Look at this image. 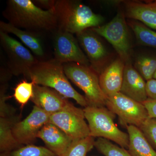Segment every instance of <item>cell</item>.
Instances as JSON below:
<instances>
[{"label": "cell", "mask_w": 156, "mask_h": 156, "mask_svg": "<svg viewBox=\"0 0 156 156\" xmlns=\"http://www.w3.org/2000/svg\"><path fill=\"white\" fill-rule=\"evenodd\" d=\"M3 16L15 27L39 33L57 28L54 9L44 10L30 0H9Z\"/></svg>", "instance_id": "6da1fadb"}, {"label": "cell", "mask_w": 156, "mask_h": 156, "mask_svg": "<svg viewBox=\"0 0 156 156\" xmlns=\"http://www.w3.org/2000/svg\"><path fill=\"white\" fill-rule=\"evenodd\" d=\"M59 30L76 34L100 26L104 21L101 15L95 14L89 7L78 1H56L54 8Z\"/></svg>", "instance_id": "7a4b0ae2"}, {"label": "cell", "mask_w": 156, "mask_h": 156, "mask_svg": "<svg viewBox=\"0 0 156 156\" xmlns=\"http://www.w3.org/2000/svg\"><path fill=\"white\" fill-rule=\"evenodd\" d=\"M28 79L35 85L54 89L66 98H72L81 106H88L85 96L76 91L65 73L63 64L55 59L40 61L33 66Z\"/></svg>", "instance_id": "3957f363"}, {"label": "cell", "mask_w": 156, "mask_h": 156, "mask_svg": "<svg viewBox=\"0 0 156 156\" xmlns=\"http://www.w3.org/2000/svg\"><path fill=\"white\" fill-rule=\"evenodd\" d=\"M83 110L88 123L90 136L108 140L128 149L129 135L116 126L114 122L115 114L105 106H87Z\"/></svg>", "instance_id": "277c9868"}, {"label": "cell", "mask_w": 156, "mask_h": 156, "mask_svg": "<svg viewBox=\"0 0 156 156\" xmlns=\"http://www.w3.org/2000/svg\"><path fill=\"white\" fill-rule=\"evenodd\" d=\"M63 66L68 79L85 93L88 106H105L108 97L101 88L97 72L90 66L73 62Z\"/></svg>", "instance_id": "5b68a950"}, {"label": "cell", "mask_w": 156, "mask_h": 156, "mask_svg": "<svg viewBox=\"0 0 156 156\" xmlns=\"http://www.w3.org/2000/svg\"><path fill=\"white\" fill-rule=\"evenodd\" d=\"M125 17V13L119 11L107 23L91 29L98 35L106 39L116 51L119 58L126 63L131 61L132 48Z\"/></svg>", "instance_id": "8992f818"}, {"label": "cell", "mask_w": 156, "mask_h": 156, "mask_svg": "<svg viewBox=\"0 0 156 156\" xmlns=\"http://www.w3.org/2000/svg\"><path fill=\"white\" fill-rule=\"evenodd\" d=\"M1 44L8 58V70L12 75L28 78L33 66L39 61L21 43L0 30Z\"/></svg>", "instance_id": "52a82bcc"}, {"label": "cell", "mask_w": 156, "mask_h": 156, "mask_svg": "<svg viewBox=\"0 0 156 156\" xmlns=\"http://www.w3.org/2000/svg\"><path fill=\"white\" fill-rule=\"evenodd\" d=\"M105 107L118 115L123 126L132 125L140 128L149 118L147 110L142 103L121 92L108 98Z\"/></svg>", "instance_id": "ba28073f"}, {"label": "cell", "mask_w": 156, "mask_h": 156, "mask_svg": "<svg viewBox=\"0 0 156 156\" xmlns=\"http://www.w3.org/2000/svg\"><path fill=\"white\" fill-rule=\"evenodd\" d=\"M84 110L69 102L64 108L50 115L49 122L58 127L73 140L90 136Z\"/></svg>", "instance_id": "9c48e42d"}, {"label": "cell", "mask_w": 156, "mask_h": 156, "mask_svg": "<svg viewBox=\"0 0 156 156\" xmlns=\"http://www.w3.org/2000/svg\"><path fill=\"white\" fill-rule=\"evenodd\" d=\"M54 58L62 63H73L90 66L89 59L73 34L58 30L53 40Z\"/></svg>", "instance_id": "30bf717a"}, {"label": "cell", "mask_w": 156, "mask_h": 156, "mask_svg": "<svg viewBox=\"0 0 156 156\" xmlns=\"http://www.w3.org/2000/svg\"><path fill=\"white\" fill-rule=\"evenodd\" d=\"M50 115L34 105L30 114L24 119L20 120L13 126V135L18 143L21 146L32 144L37 138L42 127L49 122Z\"/></svg>", "instance_id": "8fae6325"}, {"label": "cell", "mask_w": 156, "mask_h": 156, "mask_svg": "<svg viewBox=\"0 0 156 156\" xmlns=\"http://www.w3.org/2000/svg\"><path fill=\"white\" fill-rule=\"evenodd\" d=\"M79 44L89 59L90 66L100 74L107 66L109 54L99 35L88 29L76 34Z\"/></svg>", "instance_id": "7c38bea8"}, {"label": "cell", "mask_w": 156, "mask_h": 156, "mask_svg": "<svg viewBox=\"0 0 156 156\" xmlns=\"http://www.w3.org/2000/svg\"><path fill=\"white\" fill-rule=\"evenodd\" d=\"M120 92L141 103L148 98L146 82L133 66L131 61L126 62L125 64Z\"/></svg>", "instance_id": "4fadbf2b"}, {"label": "cell", "mask_w": 156, "mask_h": 156, "mask_svg": "<svg viewBox=\"0 0 156 156\" xmlns=\"http://www.w3.org/2000/svg\"><path fill=\"white\" fill-rule=\"evenodd\" d=\"M31 101L35 105L50 115L61 110L70 102L54 89L37 85L34 86Z\"/></svg>", "instance_id": "5bb4252c"}, {"label": "cell", "mask_w": 156, "mask_h": 156, "mask_svg": "<svg viewBox=\"0 0 156 156\" xmlns=\"http://www.w3.org/2000/svg\"><path fill=\"white\" fill-rule=\"evenodd\" d=\"M125 64L121 58H117L108 65L99 75L101 88L108 98L120 92Z\"/></svg>", "instance_id": "9a60e30c"}, {"label": "cell", "mask_w": 156, "mask_h": 156, "mask_svg": "<svg viewBox=\"0 0 156 156\" xmlns=\"http://www.w3.org/2000/svg\"><path fill=\"white\" fill-rule=\"evenodd\" d=\"M37 138L44 143L46 147L57 156H62L73 140L60 128L52 123L44 125Z\"/></svg>", "instance_id": "2e32d148"}, {"label": "cell", "mask_w": 156, "mask_h": 156, "mask_svg": "<svg viewBox=\"0 0 156 156\" xmlns=\"http://www.w3.org/2000/svg\"><path fill=\"white\" fill-rule=\"evenodd\" d=\"M125 16L138 20L151 29L156 30V1L146 3L138 1L126 2Z\"/></svg>", "instance_id": "e0dca14e"}, {"label": "cell", "mask_w": 156, "mask_h": 156, "mask_svg": "<svg viewBox=\"0 0 156 156\" xmlns=\"http://www.w3.org/2000/svg\"><path fill=\"white\" fill-rule=\"evenodd\" d=\"M0 30L16 36L37 57L42 58L44 56V50L39 33L23 30L3 21L0 22Z\"/></svg>", "instance_id": "ac0fdd59"}, {"label": "cell", "mask_w": 156, "mask_h": 156, "mask_svg": "<svg viewBox=\"0 0 156 156\" xmlns=\"http://www.w3.org/2000/svg\"><path fill=\"white\" fill-rule=\"evenodd\" d=\"M129 135L128 151L132 156H156V151L136 126H126Z\"/></svg>", "instance_id": "d6986e66"}, {"label": "cell", "mask_w": 156, "mask_h": 156, "mask_svg": "<svg viewBox=\"0 0 156 156\" xmlns=\"http://www.w3.org/2000/svg\"><path fill=\"white\" fill-rule=\"evenodd\" d=\"M20 121V116L0 117V151L1 153L11 152L23 146L20 145L14 138L12 132L14 125Z\"/></svg>", "instance_id": "ffe728a7"}, {"label": "cell", "mask_w": 156, "mask_h": 156, "mask_svg": "<svg viewBox=\"0 0 156 156\" xmlns=\"http://www.w3.org/2000/svg\"><path fill=\"white\" fill-rule=\"evenodd\" d=\"M128 25L139 44L156 49V32L135 20L129 21Z\"/></svg>", "instance_id": "44dd1931"}, {"label": "cell", "mask_w": 156, "mask_h": 156, "mask_svg": "<svg viewBox=\"0 0 156 156\" xmlns=\"http://www.w3.org/2000/svg\"><path fill=\"white\" fill-rule=\"evenodd\" d=\"M134 68L146 82L153 79L156 71V54H143L137 56Z\"/></svg>", "instance_id": "7402d4cb"}, {"label": "cell", "mask_w": 156, "mask_h": 156, "mask_svg": "<svg viewBox=\"0 0 156 156\" xmlns=\"http://www.w3.org/2000/svg\"><path fill=\"white\" fill-rule=\"evenodd\" d=\"M95 138L91 136L73 140L62 156H87L95 147Z\"/></svg>", "instance_id": "603a6c76"}, {"label": "cell", "mask_w": 156, "mask_h": 156, "mask_svg": "<svg viewBox=\"0 0 156 156\" xmlns=\"http://www.w3.org/2000/svg\"><path fill=\"white\" fill-rule=\"evenodd\" d=\"M95 147L104 156H132L128 150L114 144L108 140L98 137L95 141Z\"/></svg>", "instance_id": "cb8c5ba5"}, {"label": "cell", "mask_w": 156, "mask_h": 156, "mask_svg": "<svg viewBox=\"0 0 156 156\" xmlns=\"http://www.w3.org/2000/svg\"><path fill=\"white\" fill-rule=\"evenodd\" d=\"M35 84L33 82L23 80L16 85L14 89L13 97L23 108L31 100L34 94Z\"/></svg>", "instance_id": "d4e9b609"}, {"label": "cell", "mask_w": 156, "mask_h": 156, "mask_svg": "<svg viewBox=\"0 0 156 156\" xmlns=\"http://www.w3.org/2000/svg\"><path fill=\"white\" fill-rule=\"evenodd\" d=\"M11 156H57L48 148L33 144L23 146L11 152Z\"/></svg>", "instance_id": "484cf974"}, {"label": "cell", "mask_w": 156, "mask_h": 156, "mask_svg": "<svg viewBox=\"0 0 156 156\" xmlns=\"http://www.w3.org/2000/svg\"><path fill=\"white\" fill-rule=\"evenodd\" d=\"M139 128L156 151V119L149 118Z\"/></svg>", "instance_id": "4316f807"}, {"label": "cell", "mask_w": 156, "mask_h": 156, "mask_svg": "<svg viewBox=\"0 0 156 156\" xmlns=\"http://www.w3.org/2000/svg\"><path fill=\"white\" fill-rule=\"evenodd\" d=\"M6 83H2L0 89V117L6 118L15 115L16 109L6 103V100L9 97L6 95L7 89Z\"/></svg>", "instance_id": "83f0119b"}, {"label": "cell", "mask_w": 156, "mask_h": 156, "mask_svg": "<svg viewBox=\"0 0 156 156\" xmlns=\"http://www.w3.org/2000/svg\"><path fill=\"white\" fill-rule=\"evenodd\" d=\"M142 104L147 110L149 118L156 119V100L148 98Z\"/></svg>", "instance_id": "f1b7e54d"}, {"label": "cell", "mask_w": 156, "mask_h": 156, "mask_svg": "<svg viewBox=\"0 0 156 156\" xmlns=\"http://www.w3.org/2000/svg\"><path fill=\"white\" fill-rule=\"evenodd\" d=\"M148 98L156 100V80L152 79L146 82Z\"/></svg>", "instance_id": "f546056e"}, {"label": "cell", "mask_w": 156, "mask_h": 156, "mask_svg": "<svg viewBox=\"0 0 156 156\" xmlns=\"http://www.w3.org/2000/svg\"><path fill=\"white\" fill-rule=\"evenodd\" d=\"M33 2L35 4H37L48 10L53 9L56 3V1L54 0H37Z\"/></svg>", "instance_id": "4dcf8cb0"}, {"label": "cell", "mask_w": 156, "mask_h": 156, "mask_svg": "<svg viewBox=\"0 0 156 156\" xmlns=\"http://www.w3.org/2000/svg\"><path fill=\"white\" fill-rule=\"evenodd\" d=\"M153 79H155L156 80V71L155 73L154 74V76H153Z\"/></svg>", "instance_id": "1f68e13d"}, {"label": "cell", "mask_w": 156, "mask_h": 156, "mask_svg": "<svg viewBox=\"0 0 156 156\" xmlns=\"http://www.w3.org/2000/svg\"></svg>", "instance_id": "d6a6232c"}]
</instances>
